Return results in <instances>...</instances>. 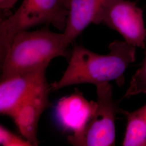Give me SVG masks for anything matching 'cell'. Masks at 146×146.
I'll return each mask as SVG.
<instances>
[{
    "mask_svg": "<svg viewBox=\"0 0 146 146\" xmlns=\"http://www.w3.org/2000/svg\"><path fill=\"white\" fill-rule=\"evenodd\" d=\"M110 52L101 55L79 45L70 54L67 68L61 78L51 84L52 90L82 84H99L115 81L119 86L125 82V69L135 61L136 47L125 41L115 40Z\"/></svg>",
    "mask_w": 146,
    "mask_h": 146,
    "instance_id": "obj_1",
    "label": "cell"
},
{
    "mask_svg": "<svg viewBox=\"0 0 146 146\" xmlns=\"http://www.w3.org/2000/svg\"><path fill=\"white\" fill-rule=\"evenodd\" d=\"M67 48L63 33H54L48 27L20 31L1 61V79L48 66L53 58L58 56L69 58Z\"/></svg>",
    "mask_w": 146,
    "mask_h": 146,
    "instance_id": "obj_2",
    "label": "cell"
},
{
    "mask_svg": "<svg viewBox=\"0 0 146 146\" xmlns=\"http://www.w3.org/2000/svg\"><path fill=\"white\" fill-rule=\"evenodd\" d=\"M73 0H23L15 13L0 22V58H3L14 37L34 27L52 25L64 31Z\"/></svg>",
    "mask_w": 146,
    "mask_h": 146,
    "instance_id": "obj_3",
    "label": "cell"
},
{
    "mask_svg": "<svg viewBox=\"0 0 146 146\" xmlns=\"http://www.w3.org/2000/svg\"><path fill=\"white\" fill-rule=\"evenodd\" d=\"M96 107L83 131L76 135L69 136L68 140L74 146H113L116 137L115 118L120 109L113 97L110 82L95 86Z\"/></svg>",
    "mask_w": 146,
    "mask_h": 146,
    "instance_id": "obj_4",
    "label": "cell"
},
{
    "mask_svg": "<svg viewBox=\"0 0 146 146\" xmlns=\"http://www.w3.org/2000/svg\"><path fill=\"white\" fill-rule=\"evenodd\" d=\"M100 23L117 31L128 44L145 48L146 28L143 12L135 2L112 0L100 16L98 24Z\"/></svg>",
    "mask_w": 146,
    "mask_h": 146,
    "instance_id": "obj_5",
    "label": "cell"
},
{
    "mask_svg": "<svg viewBox=\"0 0 146 146\" xmlns=\"http://www.w3.org/2000/svg\"><path fill=\"white\" fill-rule=\"evenodd\" d=\"M48 66L16 74L1 79L0 113L11 117L22 102L48 84L46 72Z\"/></svg>",
    "mask_w": 146,
    "mask_h": 146,
    "instance_id": "obj_6",
    "label": "cell"
},
{
    "mask_svg": "<svg viewBox=\"0 0 146 146\" xmlns=\"http://www.w3.org/2000/svg\"><path fill=\"white\" fill-rule=\"evenodd\" d=\"M51 90L49 84L38 89L22 102L11 116L21 135L32 146L38 144V123L43 112L50 104L49 95Z\"/></svg>",
    "mask_w": 146,
    "mask_h": 146,
    "instance_id": "obj_7",
    "label": "cell"
},
{
    "mask_svg": "<svg viewBox=\"0 0 146 146\" xmlns=\"http://www.w3.org/2000/svg\"><path fill=\"white\" fill-rule=\"evenodd\" d=\"M96 107V102L89 101L80 92L62 98L55 107V114L63 128L73 131V135L81 133Z\"/></svg>",
    "mask_w": 146,
    "mask_h": 146,
    "instance_id": "obj_8",
    "label": "cell"
},
{
    "mask_svg": "<svg viewBox=\"0 0 146 146\" xmlns=\"http://www.w3.org/2000/svg\"><path fill=\"white\" fill-rule=\"evenodd\" d=\"M112 0H73L63 32L69 46L91 23L98 25L100 16Z\"/></svg>",
    "mask_w": 146,
    "mask_h": 146,
    "instance_id": "obj_9",
    "label": "cell"
},
{
    "mask_svg": "<svg viewBox=\"0 0 146 146\" xmlns=\"http://www.w3.org/2000/svg\"><path fill=\"white\" fill-rule=\"evenodd\" d=\"M127 117L123 146H146V104L129 112L120 109Z\"/></svg>",
    "mask_w": 146,
    "mask_h": 146,
    "instance_id": "obj_10",
    "label": "cell"
},
{
    "mask_svg": "<svg viewBox=\"0 0 146 146\" xmlns=\"http://www.w3.org/2000/svg\"><path fill=\"white\" fill-rule=\"evenodd\" d=\"M140 94H146V52L140 67L131 79L123 98H129Z\"/></svg>",
    "mask_w": 146,
    "mask_h": 146,
    "instance_id": "obj_11",
    "label": "cell"
},
{
    "mask_svg": "<svg viewBox=\"0 0 146 146\" xmlns=\"http://www.w3.org/2000/svg\"><path fill=\"white\" fill-rule=\"evenodd\" d=\"M0 144L4 146H32L26 139L16 135L2 125L0 127Z\"/></svg>",
    "mask_w": 146,
    "mask_h": 146,
    "instance_id": "obj_12",
    "label": "cell"
},
{
    "mask_svg": "<svg viewBox=\"0 0 146 146\" xmlns=\"http://www.w3.org/2000/svg\"><path fill=\"white\" fill-rule=\"evenodd\" d=\"M18 0H0L1 11H7L11 9Z\"/></svg>",
    "mask_w": 146,
    "mask_h": 146,
    "instance_id": "obj_13",
    "label": "cell"
}]
</instances>
